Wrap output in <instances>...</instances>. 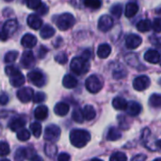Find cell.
Returning a JSON list of instances; mask_svg holds the SVG:
<instances>
[{
  "mask_svg": "<svg viewBox=\"0 0 161 161\" xmlns=\"http://www.w3.org/2000/svg\"><path fill=\"white\" fill-rule=\"evenodd\" d=\"M91 141V134L87 130L74 129L70 133V142L76 148L86 146Z\"/></svg>",
  "mask_w": 161,
  "mask_h": 161,
  "instance_id": "6da1fadb",
  "label": "cell"
},
{
  "mask_svg": "<svg viewBox=\"0 0 161 161\" xmlns=\"http://www.w3.org/2000/svg\"><path fill=\"white\" fill-rule=\"evenodd\" d=\"M6 75L9 77V82L11 86L18 88L25 84V76L23 74L14 66H7L5 68Z\"/></svg>",
  "mask_w": 161,
  "mask_h": 161,
  "instance_id": "7a4b0ae2",
  "label": "cell"
},
{
  "mask_svg": "<svg viewBox=\"0 0 161 161\" xmlns=\"http://www.w3.org/2000/svg\"><path fill=\"white\" fill-rule=\"evenodd\" d=\"M70 67H71V70L75 75H81L86 74L89 71L90 63H89V60L83 58L82 57H76L72 59Z\"/></svg>",
  "mask_w": 161,
  "mask_h": 161,
  "instance_id": "3957f363",
  "label": "cell"
},
{
  "mask_svg": "<svg viewBox=\"0 0 161 161\" xmlns=\"http://www.w3.org/2000/svg\"><path fill=\"white\" fill-rule=\"evenodd\" d=\"M17 26H18V24L16 20L14 19L8 20L3 25V27L0 30V41H3V42L7 41L8 37L16 31Z\"/></svg>",
  "mask_w": 161,
  "mask_h": 161,
  "instance_id": "277c9868",
  "label": "cell"
},
{
  "mask_svg": "<svg viewBox=\"0 0 161 161\" xmlns=\"http://www.w3.org/2000/svg\"><path fill=\"white\" fill-rule=\"evenodd\" d=\"M75 19L71 13H63L59 15L56 21V25L60 30H67L71 28L75 25Z\"/></svg>",
  "mask_w": 161,
  "mask_h": 161,
  "instance_id": "5b68a950",
  "label": "cell"
},
{
  "mask_svg": "<svg viewBox=\"0 0 161 161\" xmlns=\"http://www.w3.org/2000/svg\"><path fill=\"white\" fill-rule=\"evenodd\" d=\"M85 86H86V89L90 92L97 93L102 90L103 84H102V81L100 80V78L97 75H91V76H89L87 78V80L85 82Z\"/></svg>",
  "mask_w": 161,
  "mask_h": 161,
  "instance_id": "8992f818",
  "label": "cell"
},
{
  "mask_svg": "<svg viewBox=\"0 0 161 161\" xmlns=\"http://www.w3.org/2000/svg\"><path fill=\"white\" fill-rule=\"evenodd\" d=\"M60 137V128L56 125H50L45 127L44 139L49 142H56Z\"/></svg>",
  "mask_w": 161,
  "mask_h": 161,
  "instance_id": "52a82bcc",
  "label": "cell"
},
{
  "mask_svg": "<svg viewBox=\"0 0 161 161\" xmlns=\"http://www.w3.org/2000/svg\"><path fill=\"white\" fill-rule=\"evenodd\" d=\"M29 81L37 87H42L45 84V77L41 71L34 70L27 75Z\"/></svg>",
  "mask_w": 161,
  "mask_h": 161,
  "instance_id": "ba28073f",
  "label": "cell"
},
{
  "mask_svg": "<svg viewBox=\"0 0 161 161\" xmlns=\"http://www.w3.org/2000/svg\"><path fill=\"white\" fill-rule=\"evenodd\" d=\"M150 83H151L150 78L147 75H140L134 79L133 87L136 91L142 92V91L146 90L147 88H149Z\"/></svg>",
  "mask_w": 161,
  "mask_h": 161,
  "instance_id": "9c48e42d",
  "label": "cell"
},
{
  "mask_svg": "<svg viewBox=\"0 0 161 161\" xmlns=\"http://www.w3.org/2000/svg\"><path fill=\"white\" fill-rule=\"evenodd\" d=\"M113 24V19L109 15H103L99 18L98 28L103 32H107L112 28Z\"/></svg>",
  "mask_w": 161,
  "mask_h": 161,
  "instance_id": "30bf717a",
  "label": "cell"
},
{
  "mask_svg": "<svg viewBox=\"0 0 161 161\" xmlns=\"http://www.w3.org/2000/svg\"><path fill=\"white\" fill-rule=\"evenodd\" d=\"M33 93H34V92L31 88L25 87V88L20 89L17 92V98L22 103H27L33 98V95H34Z\"/></svg>",
  "mask_w": 161,
  "mask_h": 161,
  "instance_id": "8fae6325",
  "label": "cell"
},
{
  "mask_svg": "<svg viewBox=\"0 0 161 161\" xmlns=\"http://www.w3.org/2000/svg\"><path fill=\"white\" fill-rule=\"evenodd\" d=\"M142 42V37L137 34H129L125 39V44L128 49H136Z\"/></svg>",
  "mask_w": 161,
  "mask_h": 161,
  "instance_id": "7c38bea8",
  "label": "cell"
},
{
  "mask_svg": "<svg viewBox=\"0 0 161 161\" xmlns=\"http://www.w3.org/2000/svg\"><path fill=\"white\" fill-rule=\"evenodd\" d=\"M35 63V57L31 51H25L21 58V64L25 68H31Z\"/></svg>",
  "mask_w": 161,
  "mask_h": 161,
  "instance_id": "4fadbf2b",
  "label": "cell"
},
{
  "mask_svg": "<svg viewBox=\"0 0 161 161\" xmlns=\"http://www.w3.org/2000/svg\"><path fill=\"white\" fill-rule=\"evenodd\" d=\"M144 59L152 64L158 63L160 61V54L155 49H149L144 54Z\"/></svg>",
  "mask_w": 161,
  "mask_h": 161,
  "instance_id": "5bb4252c",
  "label": "cell"
},
{
  "mask_svg": "<svg viewBox=\"0 0 161 161\" xmlns=\"http://www.w3.org/2000/svg\"><path fill=\"white\" fill-rule=\"evenodd\" d=\"M27 25L34 30H38L42 25V20L37 14H30L27 17Z\"/></svg>",
  "mask_w": 161,
  "mask_h": 161,
  "instance_id": "9a60e30c",
  "label": "cell"
},
{
  "mask_svg": "<svg viewBox=\"0 0 161 161\" xmlns=\"http://www.w3.org/2000/svg\"><path fill=\"white\" fill-rule=\"evenodd\" d=\"M125 110L130 116L136 117L142 112V106L136 101H130L129 103H127V108Z\"/></svg>",
  "mask_w": 161,
  "mask_h": 161,
  "instance_id": "2e32d148",
  "label": "cell"
},
{
  "mask_svg": "<svg viewBox=\"0 0 161 161\" xmlns=\"http://www.w3.org/2000/svg\"><path fill=\"white\" fill-rule=\"evenodd\" d=\"M21 43L25 48H32L37 44V38L32 34H25L23 36Z\"/></svg>",
  "mask_w": 161,
  "mask_h": 161,
  "instance_id": "e0dca14e",
  "label": "cell"
},
{
  "mask_svg": "<svg viewBox=\"0 0 161 161\" xmlns=\"http://www.w3.org/2000/svg\"><path fill=\"white\" fill-rule=\"evenodd\" d=\"M25 120L23 119L22 117H17V118H13L9 122L8 127L12 131H19L25 126Z\"/></svg>",
  "mask_w": 161,
  "mask_h": 161,
  "instance_id": "ac0fdd59",
  "label": "cell"
},
{
  "mask_svg": "<svg viewBox=\"0 0 161 161\" xmlns=\"http://www.w3.org/2000/svg\"><path fill=\"white\" fill-rule=\"evenodd\" d=\"M139 11V6L135 2H129L125 6V14L127 18H132L134 17Z\"/></svg>",
  "mask_w": 161,
  "mask_h": 161,
  "instance_id": "d6986e66",
  "label": "cell"
},
{
  "mask_svg": "<svg viewBox=\"0 0 161 161\" xmlns=\"http://www.w3.org/2000/svg\"><path fill=\"white\" fill-rule=\"evenodd\" d=\"M70 110V107L68 104L64 103V102H60V103H58L56 106H55V108H54V111L57 115L58 116H65L68 114Z\"/></svg>",
  "mask_w": 161,
  "mask_h": 161,
  "instance_id": "ffe728a7",
  "label": "cell"
},
{
  "mask_svg": "<svg viewBox=\"0 0 161 161\" xmlns=\"http://www.w3.org/2000/svg\"><path fill=\"white\" fill-rule=\"evenodd\" d=\"M111 53V46L108 43L100 44L97 49V56L100 58H107Z\"/></svg>",
  "mask_w": 161,
  "mask_h": 161,
  "instance_id": "44dd1931",
  "label": "cell"
},
{
  "mask_svg": "<svg viewBox=\"0 0 161 161\" xmlns=\"http://www.w3.org/2000/svg\"><path fill=\"white\" fill-rule=\"evenodd\" d=\"M34 116L39 121L45 120L47 118V116H48V108H47V107L39 106L34 111Z\"/></svg>",
  "mask_w": 161,
  "mask_h": 161,
  "instance_id": "7402d4cb",
  "label": "cell"
},
{
  "mask_svg": "<svg viewBox=\"0 0 161 161\" xmlns=\"http://www.w3.org/2000/svg\"><path fill=\"white\" fill-rule=\"evenodd\" d=\"M77 79L71 75H66L62 80V84L66 89H74L77 86Z\"/></svg>",
  "mask_w": 161,
  "mask_h": 161,
  "instance_id": "603a6c76",
  "label": "cell"
},
{
  "mask_svg": "<svg viewBox=\"0 0 161 161\" xmlns=\"http://www.w3.org/2000/svg\"><path fill=\"white\" fill-rule=\"evenodd\" d=\"M112 106L117 110H125L127 108V101L123 97H115L112 101Z\"/></svg>",
  "mask_w": 161,
  "mask_h": 161,
  "instance_id": "cb8c5ba5",
  "label": "cell"
},
{
  "mask_svg": "<svg viewBox=\"0 0 161 161\" xmlns=\"http://www.w3.org/2000/svg\"><path fill=\"white\" fill-rule=\"evenodd\" d=\"M82 112H83L84 119L87 120V121H92V120H93V119L95 118V116H96V111H95V109L93 108L92 106H90V105L85 106V108H83Z\"/></svg>",
  "mask_w": 161,
  "mask_h": 161,
  "instance_id": "d4e9b609",
  "label": "cell"
},
{
  "mask_svg": "<svg viewBox=\"0 0 161 161\" xmlns=\"http://www.w3.org/2000/svg\"><path fill=\"white\" fill-rule=\"evenodd\" d=\"M40 35L42 39H50L55 35V29L49 25H45L40 31Z\"/></svg>",
  "mask_w": 161,
  "mask_h": 161,
  "instance_id": "484cf974",
  "label": "cell"
},
{
  "mask_svg": "<svg viewBox=\"0 0 161 161\" xmlns=\"http://www.w3.org/2000/svg\"><path fill=\"white\" fill-rule=\"evenodd\" d=\"M152 28V23L149 19H142L137 24V29L141 32H147Z\"/></svg>",
  "mask_w": 161,
  "mask_h": 161,
  "instance_id": "4316f807",
  "label": "cell"
},
{
  "mask_svg": "<svg viewBox=\"0 0 161 161\" xmlns=\"http://www.w3.org/2000/svg\"><path fill=\"white\" fill-rule=\"evenodd\" d=\"M121 137H122V133L116 127H110L107 135V139L110 142H115L117 140H120Z\"/></svg>",
  "mask_w": 161,
  "mask_h": 161,
  "instance_id": "83f0119b",
  "label": "cell"
},
{
  "mask_svg": "<svg viewBox=\"0 0 161 161\" xmlns=\"http://www.w3.org/2000/svg\"><path fill=\"white\" fill-rule=\"evenodd\" d=\"M28 156V151L26 148H19L17 149V151L15 152L14 155V159L15 161H24Z\"/></svg>",
  "mask_w": 161,
  "mask_h": 161,
  "instance_id": "f1b7e54d",
  "label": "cell"
},
{
  "mask_svg": "<svg viewBox=\"0 0 161 161\" xmlns=\"http://www.w3.org/2000/svg\"><path fill=\"white\" fill-rule=\"evenodd\" d=\"M149 105L152 108H160L161 107V94L154 93L149 98Z\"/></svg>",
  "mask_w": 161,
  "mask_h": 161,
  "instance_id": "f546056e",
  "label": "cell"
},
{
  "mask_svg": "<svg viewBox=\"0 0 161 161\" xmlns=\"http://www.w3.org/2000/svg\"><path fill=\"white\" fill-rule=\"evenodd\" d=\"M58 148L51 142L44 145V153L48 158H54L57 155Z\"/></svg>",
  "mask_w": 161,
  "mask_h": 161,
  "instance_id": "4dcf8cb0",
  "label": "cell"
},
{
  "mask_svg": "<svg viewBox=\"0 0 161 161\" xmlns=\"http://www.w3.org/2000/svg\"><path fill=\"white\" fill-rule=\"evenodd\" d=\"M83 5L92 9H98L102 6V1L101 0H84Z\"/></svg>",
  "mask_w": 161,
  "mask_h": 161,
  "instance_id": "1f68e13d",
  "label": "cell"
},
{
  "mask_svg": "<svg viewBox=\"0 0 161 161\" xmlns=\"http://www.w3.org/2000/svg\"><path fill=\"white\" fill-rule=\"evenodd\" d=\"M72 118L75 123H78V124H82L84 122V120H85L84 116H83V112H82V110L80 108H75L73 111Z\"/></svg>",
  "mask_w": 161,
  "mask_h": 161,
  "instance_id": "d6a6232c",
  "label": "cell"
},
{
  "mask_svg": "<svg viewBox=\"0 0 161 161\" xmlns=\"http://www.w3.org/2000/svg\"><path fill=\"white\" fill-rule=\"evenodd\" d=\"M125 60L129 65H131L133 67H137L139 64H141V62L139 61L138 56L136 54H128V55H126Z\"/></svg>",
  "mask_w": 161,
  "mask_h": 161,
  "instance_id": "836d02e7",
  "label": "cell"
},
{
  "mask_svg": "<svg viewBox=\"0 0 161 161\" xmlns=\"http://www.w3.org/2000/svg\"><path fill=\"white\" fill-rule=\"evenodd\" d=\"M110 13L116 17V18H120L123 14V6L122 4H115L111 7L110 8Z\"/></svg>",
  "mask_w": 161,
  "mask_h": 161,
  "instance_id": "e575fe53",
  "label": "cell"
},
{
  "mask_svg": "<svg viewBox=\"0 0 161 161\" xmlns=\"http://www.w3.org/2000/svg\"><path fill=\"white\" fill-rule=\"evenodd\" d=\"M30 130L35 138H40L42 134V125L39 123H33L30 125Z\"/></svg>",
  "mask_w": 161,
  "mask_h": 161,
  "instance_id": "d590c367",
  "label": "cell"
},
{
  "mask_svg": "<svg viewBox=\"0 0 161 161\" xmlns=\"http://www.w3.org/2000/svg\"><path fill=\"white\" fill-rule=\"evenodd\" d=\"M30 138V132L27 129L22 128L17 131V139L21 142H25Z\"/></svg>",
  "mask_w": 161,
  "mask_h": 161,
  "instance_id": "8d00e7d4",
  "label": "cell"
},
{
  "mask_svg": "<svg viewBox=\"0 0 161 161\" xmlns=\"http://www.w3.org/2000/svg\"><path fill=\"white\" fill-rule=\"evenodd\" d=\"M25 3H26L27 8L33 10H38L42 5L41 0H25Z\"/></svg>",
  "mask_w": 161,
  "mask_h": 161,
  "instance_id": "74e56055",
  "label": "cell"
},
{
  "mask_svg": "<svg viewBox=\"0 0 161 161\" xmlns=\"http://www.w3.org/2000/svg\"><path fill=\"white\" fill-rule=\"evenodd\" d=\"M126 75V71L125 68H123L122 66L119 67V68H116L114 71H113V77L115 79H122L124 78L125 76Z\"/></svg>",
  "mask_w": 161,
  "mask_h": 161,
  "instance_id": "f35d334b",
  "label": "cell"
},
{
  "mask_svg": "<svg viewBox=\"0 0 161 161\" xmlns=\"http://www.w3.org/2000/svg\"><path fill=\"white\" fill-rule=\"evenodd\" d=\"M127 160V157L125 154L122 153V152H116L114 154L111 155L109 161H126Z\"/></svg>",
  "mask_w": 161,
  "mask_h": 161,
  "instance_id": "ab89813d",
  "label": "cell"
},
{
  "mask_svg": "<svg viewBox=\"0 0 161 161\" xmlns=\"http://www.w3.org/2000/svg\"><path fill=\"white\" fill-rule=\"evenodd\" d=\"M17 57H18V52L17 51H10V52L6 54V56H5V62L11 63V62L16 60Z\"/></svg>",
  "mask_w": 161,
  "mask_h": 161,
  "instance_id": "60d3db41",
  "label": "cell"
},
{
  "mask_svg": "<svg viewBox=\"0 0 161 161\" xmlns=\"http://www.w3.org/2000/svg\"><path fill=\"white\" fill-rule=\"evenodd\" d=\"M9 146L7 142H0V157H5L9 154Z\"/></svg>",
  "mask_w": 161,
  "mask_h": 161,
  "instance_id": "b9f144b4",
  "label": "cell"
},
{
  "mask_svg": "<svg viewBox=\"0 0 161 161\" xmlns=\"http://www.w3.org/2000/svg\"><path fill=\"white\" fill-rule=\"evenodd\" d=\"M55 59L59 64H65L68 61V57H67V55L65 53H58L55 57Z\"/></svg>",
  "mask_w": 161,
  "mask_h": 161,
  "instance_id": "7bdbcfd3",
  "label": "cell"
},
{
  "mask_svg": "<svg viewBox=\"0 0 161 161\" xmlns=\"http://www.w3.org/2000/svg\"><path fill=\"white\" fill-rule=\"evenodd\" d=\"M152 27L155 32L160 33L161 32V18H156L152 24Z\"/></svg>",
  "mask_w": 161,
  "mask_h": 161,
  "instance_id": "ee69618b",
  "label": "cell"
},
{
  "mask_svg": "<svg viewBox=\"0 0 161 161\" xmlns=\"http://www.w3.org/2000/svg\"><path fill=\"white\" fill-rule=\"evenodd\" d=\"M32 99H33V102L36 103V104L37 103H42L45 99V94L43 92H38V93H36V94L33 95V98Z\"/></svg>",
  "mask_w": 161,
  "mask_h": 161,
  "instance_id": "f6af8a7d",
  "label": "cell"
},
{
  "mask_svg": "<svg viewBox=\"0 0 161 161\" xmlns=\"http://www.w3.org/2000/svg\"><path fill=\"white\" fill-rule=\"evenodd\" d=\"M47 52H48V49H47L45 46H41L40 49H39V51H38L39 58H43L46 56Z\"/></svg>",
  "mask_w": 161,
  "mask_h": 161,
  "instance_id": "bcb514c9",
  "label": "cell"
},
{
  "mask_svg": "<svg viewBox=\"0 0 161 161\" xmlns=\"http://www.w3.org/2000/svg\"><path fill=\"white\" fill-rule=\"evenodd\" d=\"M70 159H71V157L67 153H61L58 157V161H70Z\"/></svg>",
  "mask_w": 161,
  "mask_h": 161,
  "instance_id": "7dc6e473",
  "label": "cell"
},
{
  "mask_svg": "<svg viewBox=\"0 0 161 161\" xmlns=\"http://www.w3.org/2000/svg\"><path fill=\"white\" fill-rule=\"evenodd\" d=\"M151 42L157 46V47H158V48H160L161 49V37H157V36H153L152 38H151Z\"/></svg>",
  "mask_w": 161,
  "mask_h": 161,
  "instance_id": "c3c4849f",
  "label": "cell"
},
{
  "mask_svg": "<svg viewBox=\"0 0 161 161\" xmlns=\"http://www.w3.org/2000/svg\"><path fill=\"white\" fill-rule=\"evenodd\" d=\"M8 95H6V94H1V95H0V105L5 106V105L8 104Z\"/></svg>",
  "mask_w": 161,
  "mask_h": 161,
  "instance_id": "681fc988",
  "label": "cell"
},
{
  "mask_svg": "<svg viewBox=\"0 0 161 161\" xmlns=\"http://www.w3.org/2000/svg\"><path fill=\"white\" fill-rule=\"evenodd\" d=\"M146 160V156L145 155H137L135 156L131 161H145Z\"/></svg>",
  "mask_w": 161,
  "mask_h": 161,
  "instance_id": "f907efd6",
  "label": "cell"
},
{
  "mask_svg": "<svg viewBox=\"0 0 161 161\" xmlns=\"http://www.w3.org/2000/svg\"><path fill=\"white\" fill-rule=\"evenodd\" d=\"M81 57H82L83 58L89 60V59L91 58V57H92V52H91V50H85V51L83 52V54H82Z\"/></svg>",
  "mask_w": 161,
  "mask_h": 161,
  "instance_id": "816d5d0a",
  "label": "cell"
},
{
  "mask_svg": "<svg viewBox=\"0 0 161 161\" xmlns=\"http://www.w3.org/2000/svg\"><path fill=\"white\" fill-rule=\"evenodd\" d=\"M47 10H48L47 7H46L45 5H43V4H42V5L41 6V8H40L37 11H38L40 14H42V15H43V14H45V13L47 12Z\"/></svg>",
  "mask_w": 161,
  "mask_h": 161,
  "instance_id": "f5cc1de1",
  "label": "cell"
},
{
  "mask_svg": "<svg viewBox=\"0 0 161 161\" xmlns=\"http://www.w3.org/2000/svg\"><path fill=\"white\" fill-rule=\"evenodd\" d=\"M30 161H43V160H42V158L41 157H39V156H34V157L30 159Z\"/></svg>",
  "mask_w": 161,
  "mask_h": 161,
  "instance_id": "db71d44e",
  "label": "cell"
},
{
  "mask_svg": "<svg viewBox=\"0 0 161 161\" xmlns=\"http://www.w3.org/2000/svg\"><path fill=\"white\" fill-rule=\"evenodd\" d=\"M156 146H157V148H158L159 150H161V140L158 141V142H156Z\"/></svg>",
  "mask_w": 161,
  "mask_h": 161,
  "instance_id": "11a10c76",
  "label": "cell"
},
{
  "mask_svg": "<svg viewBox=\"0 0 161 161\" xmlns=\"http://www.w3.org/2000/svg\"><path fill=\"white\" fill-rule=\"evenodd\" d=\"M91 161H103V160H101V159H99V158H93V159H92Z\"/></svg>",
  "mask_w": 161,
  "mask_h": 161,
  "instance_id": "9f6ffc18",
  "label": "cell"
},
{
  "mask_svg": "<svg viewBox=\"0 0 161 161\" xmlns=\"http://www.w3.org/2000/svg\"><path fill=\"white\" fill-rule=\"evenodd\" d=\"M154 161H161V158H156Z\"/></svg>",
  "mask_w": 161,
  "mask_h": 161,
  "instance_id": "6f0895ef",
  "label": "cell"
},
{
  "mask_svg": "<svg viewBox=\"0 0 161 161\" xmlns=\"http://www.w3.org/2000/svg\"><path fill=\"white\" fill-rule=\"evenodd\" d=\"M5 1H6V2H11L12 0H5Z\"/></svg>",
  "mask_w": 161,
  "mask_h": 161,
  "instance_id": "680465c9",
  "label": "cell"
},
{
  "mask_svg": "<svg viewBox=\"0 0 161 161\" xmlns=\"http://www.w3.org/2000/svg\"><path fill=\"white\" fill-rule=\"evenodd\" d=\"M1 161H9L8 159H3V160H1Z\"/></svg>",
  "mask_w": 161,
  "mask_h": 161,
  "instance_id": "91938a15",
  "label": "cell"
},
{
  "mask_svg": "<svg viewBox=\"0 0 161 161\" xmlns=\"http://www.w3.org/2000/svg\"><path fill=\"white\" fill-rule=\"evenodd\" d=\"M158 83H159V84H160V85H161V79H159V81H158Z\"/></svg>",
  "mask_w": 161,
  "mask_h": 161,
  "instance_id": "94428289",
  "label": "cell"
},
{
  "mask_svg": "<svg viewBox=\"0 0 161 161\" xmlns=\"http://www.w3.org/2000/svg\"><path fill=\"white\" fill-rule=\"evenodd\" d=\"M160 66H161V61H160Z\"/></svg>",
  "mask_w": 161,
  "mask_h": 161,
  "instance_id": "6125c7cd",
  "label": "cell"
}]
</instances>
